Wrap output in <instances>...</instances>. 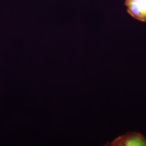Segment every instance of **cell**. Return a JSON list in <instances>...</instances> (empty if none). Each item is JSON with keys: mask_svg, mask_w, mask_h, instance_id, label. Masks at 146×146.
I'll use <instances>...</instances> for the list:
<instances>
[{"mask_svg": "<svg viewBox=\"0 0 146 146\" xmlns=\"http://www.w3.org/2000/svg\"><path fill=\"white\" fill-rule=\"evenodd\" d=\"M107 146H146L145 136L139 132L128 131L120 136L111 142H107Z\"/></svg>", "mask_w": 146, "mask_h": 146, "instance_id": "6da1fadb", "label": "cell"}, {"mask_svg": "<svg viewBox=\"0 0 146 146\" xmlns=\"http://www.w3.org/2000/svg\"><path fill=\"white\" fill-rule=\"evenodd\" d=\"M127 11L138 21L146 22V0H125Z\"/></svg>", "mask_w": 146, "mask_h": 146, "instance_id": "7a4b0ae2", "label": "cell"}]
</instances>
